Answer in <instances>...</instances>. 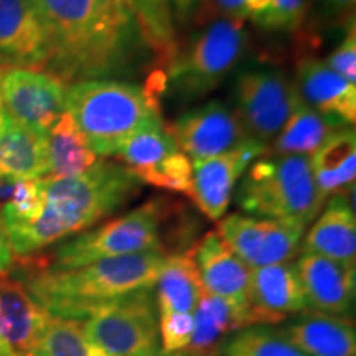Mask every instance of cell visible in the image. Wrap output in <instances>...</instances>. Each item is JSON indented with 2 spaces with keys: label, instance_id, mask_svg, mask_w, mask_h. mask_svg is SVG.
<instances>
[{
  "label": "cell",
  "instance_id": "ee69618b",
  "mask_svg": "<svg viewBox=\"0 0 356 356\" xmlns=\"http://www.w3.org/2000/svg\"><path fill=\"white\" fill-rule=\"evenodd\" d=\"M118 2H121V3H124V6H126V7H129V0H118Z\"/></svg>",
  "mask_w": 356,
  "mask_h": 356
},
{
  "label": "cell",
  "instance_id": "836d02e7",
  "mask_svg": "<svg viewBox=\"0 0 356 356\" xmlns=\"http://www.w3.org/2000/svg\"><path fill=\"white\" fill-rule=\"evenodd\" d=\"M193 333V314L159 315L160 348L163 353H180L188 348Z\"/></svg>",
  "mask_w": 356,
  "mask_h": 356
},
{
  "label": "cell",
  "instance_id": "5b68a950",
  "mask_svg": "<svg viewBox=\"0 0 356 356\" xmlns=\"http://www.w3.org/2000/svg\"><path fill=\"white\" fill-rule=\"evenodd\" d=\"M65 111L99 157L115 155L134 134L163 127L162 109L134 83L86 79L66 88Z\"/></svg>",
  "mask_w": 356,
  "mask_h": 356
},
{
  "label": "cell",
  "instance_id": "d4e9b609",
  "mask_svg": "<svg viewBox=\"0 0 356 356\" xmlns=\"http://www.w3.org/2000/svg\"><path fill=\"white\" fill-rule=\"evenodd\" d=\"M246 328L244 312L204 291L193 312V333L185 356H216L231 333Z\"/></svg>",
  "mask_w": 356,
  "mask_h": 356
},
{
  "label": "cell",
  "instance_id": "603a6c76",
  "mask_svg": "<svg viewBox=\"0 0 356 356\" xmlns=\"http://www.w3.org/2000/svg\"><path fill=\"white\" fill-rule=\"evenodd\" d=\"M315 185L325 202L355 185L356 134L350 126L338 127L310 157Z\"/></svg>",
  "mask_w": 356,
  "mask_h": 356
},
{
  "label": "cell",
  "instance_id": "ffe728a7",
  "mask_svg": "<svg viewBox=\"0 0 356 356\" xmlns=\"http://www.w3.org/2000/svg\"><path fill=\"white\" fill-rule=\"evenodd\" d=\"M302 252H314L355 267L356 257V220H355V185L343 193L328 200L312 225L302 243Z\"/></svg>",
  "mask_w": 356,
  "mask_h": 356
},
{
  "label": "cell",
  "instance_id": "d590c367",
  "mask_svg": "<svg viewBox=\"0 0 356 356\" xmlns=\"http://www.w3.org/2000/svg\"><path fill=\"white\" fill-rule=\"evenodd\" d=\"M320 6L333 24H343L346 29L355 25V0H320Z\"/></svg>",
  "mask_w": 356,
  "mask_h": 356
},
{
  "label": "cell",
  "instance_id": "1f68e13d",
  "mask_svg": "<svg viewBox=\"0 0 356 356\" xmlns=\"http://www.w3.org/2000/svg\"><path fill=\"white\" fill-rule=\"evenodd\" d=\"M139 180L142 184H150L157 188L190 197L193 184V162L188 155L175 150L152 170L142 173Z\"/></svg>",
  "mask_w": 356,
  "mask_h": 356
},
{
  "label": "cell",
  "instance_id": "484cf974",
  "mask_svg": "<svg viewBox=\"0 0 356 356\" xmlns=\"http://www.w3.org/2000/svg\"><path fill=\"white\" fill-rule=\"evenodd\" d=\"M338 127L343 126L330 121L307 106L296 89L291 114L274 139V152L277 157H287V155L312 157L325 139Z\"/></svg>",
  "mask_w": 356,
  "mask_h": 356
},
{
  "label": "cell",
  "instance_id": "4dcf8cb0",
  "mask_svg": "<svg viewBox=\"0 0 356 356\" xmlns=\"http://www.w3.org/2000/svg\"><path fill=\"white\" fill-rule=\"evenodd\" d=\"M33 356H106L83 332L79 320L51 317L48 318L38 343L32 351Z\"/></svg>",
  "mask_w": 356,
  "mask_h": 356
},
{
  "label": "cell",
  "instance_id": "9c48e42d",
  "mask_svg": "<svg viewBox=\"0 0 356 356\" xmlns=\"http://www.w3.org/2000/svg\"><path fill=\"white\" fill-rule=\"evenodd\" d=\"M296 86L282 71L249 68L234 83V113L251 139L267 145L274 140L292 111Z\"/></svg>",
  "mask_w": 356,
  "mask_h": 356
},
{
  "label": "cell",
  "instance_id": "30bf717a",
  "mask_svg": "<svg viewBox=\"0 0 356 356\" xmlns=\"http://www.w3.org/2000/svg\"><path fill=\"white\" fill-rule=\"evenodd\" d=\"M305 226L231 213L218 221V236L249 269L289 262L299 254Z\"/></svg>",
  "mask_w": 356,
  "mask_h": 356
},
{
  "label": "cell",
  "instance_id": "277c9868",
  "mask_svg": "<svg viewBox=\"0 0 356 356\" xmlns=\"http://www.w3.org/2000/svg\"><path fill=\"white\" fill-rule=\"evenodd\" d=\"M185 228L186 222H181L178 218L177 204H170L167 200H149L126 215L73 236L48 256L26 259L48 269L65 270L149 251L168 254L167 248L172 246V243L181 244L193 236Z\"/></svg>",
  "mask_w": 356,
  "mask_h": 356
},
{
  "label": "cell",
  "instance_id": "4fadbf2b",
  "mask_svg": "<svg viewBox=\"0 0 356 356\" xmlns=\"http://www.w3.org/2000/svg\"><path fill=\"white\" fill-rule=\"evenodd\" d=\"M267 152V145L248 140L216 157L193 160L190 198L208 220L220 221L228 211L234 186L248 167Z\"/></svg>",
  "mask_w": 356,
  "mask_h": 356
},
{
  "label": "cell",
  "instance_id": "7c38bea8",
  "mask_svg": "<svg viewBox=\"0 0 356 356\" xmlns=\"http://www.w3.org/2000/svg\"><path fill=\"white\" fill-rule=\"evenodd\" d=\"M167 132L178 150L193 160L216 157L244 142L254 140L249 137L234 109L216 99L178 115Z\"/></svg>",
  "mask_w": 356,
  "mask_h": 356
},
{
  "label": "cell",
  "instance_id": "52a82bcc",
  "mask_svg": "<svg viewBox=\"0 0 356 356\" xmlns=\"http://www.w3.org/2000/svg\"><path fill=\"white\" fill-rule=\"evenodd\" d=\"M243 19L221 17L191 38L167 66V89L190 102L215 91L239 65L248 48Z\"/></svg>",
  "mask_w": 356,
  "mask_h": 356
},
{
  "label": "cell",
  "instance_id": "f35d334b",
  "mask_svg": "<svg viewBox=\"0 0 356 356\" xmlns=\"http://www.w3.org/2000/svg\"><path fill=\"white\" fill-rule=\"evenodd\" d=\"M173 8V17H175V24H188L193 13L197 12L202 0H170Z\"/></svg>",
  "mask_w": 356,
  "mask_h": 356
},
{
  "label": "cell",
  "instance_id": "ac0fdd59",
  "mask_svg": "<svg viewBox=\"0 0 356 356\" xmlns=\"http://www.w3.org/2000/svg\"><path fill=\"white\" fill-rule=\"evenodd\" d=\"M48 318L19 279L0 274V346L8 355L32 353Z\"/></svg>",
  "mask_w": 356,
  "mask_h": 356
},
{
  "label": "cell",
  "instance_id": "6da1fadb",
  "mask_svg": "<svg viewBox=\"0 0 356 356\" xmlns=\"http://www.w3.org/2000/svg\"><path fill=\"white\" fill-rule=\"evenodd\" d=\"M47 37V73L66 86L121 76L145 43L131 8L118 0H30Z\"/></svg>",
  "mask_w": 356,
  "mask_h": 356
},
{
  "label": "cell",
  "instance_id": "d6986e66",
  "mask_svg": "<svg viewBox=\"0 0 356 356\" xmlns=\"http://www.w3.org/2000/svg\"><path fill=\"white\" fill-rule=\"evenodd\" d=\"M297 92L300 99L341 126L356 121V86L345 81L317 58H304L297 65Z\"/></svg>",
  "mask_w": 356,
  "mask_h": 356
},
{
  "label": "cell",
  "instance_id": "cb8c5ba5",
  "mask_svg": "<svg viewBox=\"0 0 356 356\" xmlns=\"http://www.w3.org/2000/svg\"><path fill=\"white\" fill-rule=\"evenodd\" d=\"M203 293L204 287L191 249L165 256L155 284L159 315L193 314Z\"/></svg>",
  "mask_w": 356,
  "mask_h": 356
},
{
  "label": "cell",
  "instance_id": "f6af8a7d",
  "mask_svg": "<svg viewBox=\"0 0 356 356\" xmlns=\"http://www.w3.org/2000/svg\"><path fill=\"white\" fill-rule=\"evenodd\" d=\"M0 63H2V65H3V61H2V60H0Z\"/></svg>",
  "mask_w": 356,
  "mask_h": 356
},
{
  "label": "cell",
  "instance_id": "e575fe53",
  "mask_svg": "<svg viewBox=\"0 0 356 356\" xmlns=\"http://www.w3.org/2000/svg\"><path fill=\"white\" fill-rule=\"evenodd\" d=\"M325 65L340 74L345 81L356 86V35L355 25L348 26L345 38L341 43L328 55Z\"/></svg>",
  "mask_w": 356,
  "mask_h": 356
},
{
  "label": "cell",
  "instance_id": "7402d4cb",
  "mask_svg": "<svg viewBox=\"0 0 356 356\" xmlns=\"http://www.w3.org/2000/svg\"><path fill=\"white\" fill-rule=\"evenodd\" d=\"M305 356H356V330L350 317L304 310L282 327Z\"/></svg>",
  "mask_w": 356,
  "mask_h": 356
},
{
  "label": "cell",
  "instance_id": "8d00e7d4",
  "mask_svg": "<svg viewBox=\"0 0 356 356\" xmlns=\"http://www.w3.org/2000/svg\"><path fill=\"white\" fill-rule=\"evenodd\" d=\"M204 2V0H202ZM200 2V3H202ZM243 6L244 0H207L204 7H200V20H207L208 17H234V19H243Z\"/></svg>",
  "mask_w": 356,
  "mask_h": 356
},
{
  "label": "cell",
  "instance_id": "b9f144b4",
  "mask_svg": "<svg viewBox=\"0 0 356 356\" xmlns=\"http://www.w3.org/2000/svg\"><path fill=\"white\" fill-rule=\"evenodd\" d=\"M0 356H10V355H8V353H7V351H6V350H3V348H2V346H0Z\"/></svg>",
  "mask_w": 356,
  "mask_h": 356
},
{
  "label": "cell",
  "instance_id": "8fae6325",
  "mask_svg": "<svg viewBox=\"0 0 356 356\" xmlns=\"http://www.w3.org/2000/svg\"><path fill=\"white\" fill-rule=\"evenodd\" d=\"M66 84L42 70L3 66L0 102L3 114L25 126L48 132L65 113Z\"/></svg>",
  "mask_w": 356,
  "mask_h": 356
},
{
  "label": "cell",
  "instance_id": "f546056e",
  "mask_svg": "<svg viewBox=\"0 0 356 356\" xmlns=\"http://www.w3.org/2000/svg\"><path fill=\"white\" fill-rule=\"evenodd\" d=\"M175 150L178 147L165 127H149L129 137L115 152V157L139 178Z\"/></svg>",
  "mask_w": 356,
  "mask_h": 356
},
{
  "label": "cell",
  "instance_id": "60d3db41",
  "mask_svg": "<svg viewBox=\"0 0 356 356\" xmlns=\"http://www.w3.org/2000/svg\"><path fill=\"white\" fill-rule=\"evenodd\" d=\"M3 66H7V65H2V63H0V73H2ZM2 118H3V109H2V102H0V119H2Z\"/></svg>",
  "mask_w": 356,
  "mask_h": 356
},
{
  "label": "cell",
  "instance_id": "ba28073f",
  "mask_svg": "<svg viewBox=\"0 0 356 356\" xmlns=\"http://www.w3.org/2000/svg\"><path fill=\"white\" fill-rule=\"evenodd\" d=\"M81 323L89 343L106 356H154L162 351L155 287L102 305Z\"/></svg>",
  "mask_w": 356,
  "mask_h": 356
},
{
  "label": "cell",
  "instance_id": "f1b7e54d",
  "mask_svg": "<svg viewBox=\"0 0 356 356\" xmlns=\"http://www.w3.org/2000/svg\"><path fill=\"white\" fill-rule=\"evenodd\" d=\"M216 356H305L296 348L282 330L270 325H252L231 333Z\"/></svg>",
  "mask_w": 356,
  "mask_h": 356
},
{
  "label": "cell",
  "instance_id": "2e32d148",
  "mask_svg": "<svg viewBox=\"0 0 356 356\" xmlns=\"http://www.w3.org/2000/svg\"><path fill=\"white\" fill-rule=\"evenodd\" d=\"M293 266L312 310L348 317L355 300V267L314 252H302Z\"/></svg>",
  "mask_w": 356,
  "mask_h": 356
},
{
  "label": "cell",
  "instance_id": "83f0119b",
  "mask_svg": "<svg viewBox=\"0 0 356 356\" xmlns=\"http://www.w3.org/2000/svg\"><path fill=\"white\" fill-rule=\"evenodd\" d=\"M129 8L145 47L155 53L159 63L168 66L178 51L170 0H129Z\"/></svg>",
  "mask_w": 356,
  "mask_h": 356
},
{
  "label": "cell",
  "instance_id": "7a4b0ae2",
  "mask_svg": "<svg viewBox=\"0 0 356 356\" xmlns=\"http://www.w3.org/2000/svg\"><path fill=\"white\" fill-rule=\"evenodd\" d=\"M43 202L37 220L7 229L15 259L42 254L132 202L142 181L127 167L101 160L76 177H43Z\"/></svg>",
  "mask_w": 356,
  "mask_h": 356
},
{
  "label": "cell",
  "instance_id": "8992f818",
  "mask_svg": "<svg viewBox=\"0 0 356 356\" xmlns=\"http://www.w3.org/2000/svg\"><path fill=\"white\" fill-rule=\"evenodd\" d=\"M236 204L244 213L309 226L320 215L325 200L320 197L312 173L310 157L254 160L236 190Z\"/></svg>",
  "mask_w": 356,
  "mask_h": 356
},
{
  "label": "cell",
  "instance_id": "7bdbcfd3",
  "mask_svg": "<svg viewBox=\"0 0 356 356\" xmlns=\"http://www.w3.org/2000/svg\"><path fill=\"white\" fill-rule=\"evenodd\" d=\"M12 356H33L32 353H17V355H12Z\"/></svg>",
  "mask_w": 356,
  "mask_h": 356
},
{
  "label": "cell",
  "instance_id": "5bb4252c",
  "mask_svg": "<svg viewBox=\"0 0 356 356\" xmlns=\"http://www.w3.org/2000/svg\"><path fill=\"white\" fill-rule=\"evenodd\" d=\"M309 309L296 266L289 262L251 269L246 327L274 325Z\"/></svg>",
  "mask_w": 356,
  "mask_h": 356
},
{
  "label": "cell",
  "instance_id": "e0dca14e",
  "mask_svg": "<svg viewBox=\"0 0 356 356\" xmlns=\"http://www.w3.org/2000/svg\"><path fill=\"white\" fill-rule=\"evenodd\" d=\"M204 291L231 302L246 318L251 269L222 243L216 231L203 236L191 249Z\"/></svg>",
  "mask_w": 356,
  "mask_h": 356
},
{
  "label": "cell",
  "instance_id": "44dd1931",
  "mask_svg": "<svg viewBox=\"0 0 356 356\" xmlns=\"http://www.w3.org/2000/svg\"><path fill=\"white\" fill-rule=\"evenodd\" d=\"M48 175V132L0 119V185Z\"/></svg>",
  "mask_w": 356,
  "mask_h": 356
},
{
  "label": "cell",
  "instance_id": "4316f807",
  "mask_svg": "<svg viewBox=\"0 0 356 356\" xmlns=\"http://www.w3.org/2000/svg\"><path fill=\"white\" fill-rule=\"evenodd\" d=\"M97 155L79 132L73 118L66 113L48 131V175L55 178L76 177L96 163Z\"/></svg>",
  "mask_w": 356,
  "mask_h": 356
},
{
  "label": "cell",
  "instance_id": "9a60e30c",
  "mask_svg": "<svg viewBox=\"0 0 356 356\" xmlns=\"http://www.w3.org/2000/svg\"><path fill=\"white\" fill-rule=\"evenodd\" d=\"M0 60L7 66L47 70V37L30 0H0Z\"/></svg>",
  "mask_w": 356,
  "mask_h": 356
},
{
  "label": "cell",
  "instance_id": "d6a6232c",
  "mask_svg": "<svg viewBox=\"0 0 356 356\" xmlns=\"http://www.w3.org/2000/svg\"><path fill=\"white\" fill-rule=\"evenodd\" d=\"M309 0H269L266 12L252 24L269 32H296L307 19Z\"/></svg>",
  "mask_w": 356,
  "mask_h": 356
},
{
  "label": "cell",
  "instance_id": "3957f363",
  "mask_svg": "<svg viewBox=\"0 0 356 356\" xmlns=\"http://www.w3.org/2000/svg\"><path fill=\"white\" fill-rule=\"evenodd\" d=\"M165 256L162 251H149L65 270L20 259L19 280L51 317L83 322L102 305L154 289Z\"/></svg>",
  "mask_w": 356,
  "mask_h": 356
},
{
  "label": "cell",
  "instance_id": "ab89813d",
  "mask_svg": "<svg viewBox=\"0 0 356 356\" xmlns=\"http://www.w3.org/2000/svg\"><path fill=\"white\" fill-rule=\"evenodd\" d=\"M154 356H185V351H180V353H163V351H160L159 355Z\"/></svg>",
  "mask_w": 356,
  "mask_h": 356
},
{
  "label": "cell",
  "instance_id": "74e56055",
  "mask_svg": "<svg viewBox=\"0 0 356 356\" xmlns=\"http://www.w3.org/2000/svg\"><path fill=\"white\" fill-rule=\"evenodd\" d=\"M13 262H15V256H13L10 239H8L2 208H0V274H8V270L13 267Z\"/></svg>",
  "mask_w": 356,
  "mask_h": 356
}]
</instances>
